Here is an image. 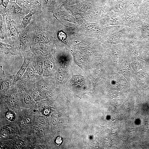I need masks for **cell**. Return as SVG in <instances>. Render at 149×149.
I'll return each instance as SVG.
<instances>
[{
    "label": "cell",
    "mask_w": 149,
    "mask_h": 149,
    "mask_svg": "<svg viewBox=\"0 0 149 149\" xmlns=\"http://www.w3.org/2000/svg\"><path fill=\"white\" fill-rule=\"evenodd\" d=\"M16 3L24 10L28 11L33 10L40 6L36 0H16Z\"/></svg>",
    "instance_id": "1"
},
{
    "label": "cell",
    "mask_w": 149,
    "mask_h": 149,
    "mask_svg": "<svg viewBox=\"0 0 149 149\" xmlns=\"http://www.w3.org/2000/svg\"><path fill=\"white\" fill-rule=\"evenodd\" d=\"M7 9L13 14H18L23 12L24 9L13 1H9Z\"/></svg>",
    "instance_id": "2"
},
{
    "label": "cell",
    "mask_w": 149,
    "mask_h": 149,
    "mask_svg": "<svg viewBox=\"0 0 149 149\" xmlns=\"http://www.w3.org/2000/svg\"><path fill=\"white\" fill-rule=\"evenodd\" d=\"M29 61L30 59L29 58L25 59L23 65H22L19 71L17 73L14 79L15 82H17L21 78L24 72H25L26 68L27 67L28 65H29Z\"/></svg>",
    "instance_id": "3"
},
{
    "label": "cell",
    "mask_w": 149,
    "mask_h": 149,
    "mask_svg": "<svg viewBox=\"0 0 149 149\" xmlns=\"http://www.w3.org/2000/svg\"><path fill=\"white\" fill-rule=\"evenodd\" d=\"M8 29L10 34L14 37L16 31V24L12 19H9L8 21Z\"/></svg>",
    "instance_id": "4"
},
{
    "label": "cell",
    "mask_w": 149,
    "mask_h": 149,
    "mask_svg": "<svg viewBox=\"0 0 149 149\" xmlns=\"http://www.w3.org/2000/svg\"><path fill=\"white\" fill-rule=\"evenodd\" d=\"M61 0H42L43 6L51 7L57 6L61 2Z\"/></svg>",
    "instance_id": "5"
},
{
    "label": "cell",
    "mask_w": 149,
    "mask_h": 149,
    "mask_svg": "<svg viewBox=\"0 0 149 149\" xmlns=\"http://www.w3.org/2000/svg\"><path fill=\"white\" fill-rule=\"evenodd\" d=\"M33 10H31L29 13L27 15L25 18H24L23 19L21 25L23 29H25L31 19L33 14Z\"/></svg>",
    "instance_id": "6"
},
{
    "label": "cell",
    "mask_w": 149,
    "mask_h": 149,
    "mask_svg": "<svg viewBox=\"0 0 149 149\" xmlns=\"http://www.w3.org/2000/svg\"><path fill=\"white\" fill-rule=\"evenodd\" d=\"M36 37L37 40L39 42H45L46 40V38L43 32H40L37 33Z\"/></svg>",
    "instance_id": "7"
},
{
    "label": "cell",
    "mask_w": 149,
    "mask_h": 149,
    "mask_svg": "<svg viewBox=\"0 0 149 149\" xmlns=\"http://www.w3.org/2000/svg\"><path fill=\"white\" fill-rule=\"evenodd\" d=\"M9 83L7 81L1 82L0 86L1 90L3 92L6 91L9 88Z\"/></svg>",
    "instance_id": "8"
},
{
    "label": "cell",
    "mask_w": 149,
    "mask_h": 149,
    "mask_svg": "<svg viewBox=\"0 0 149 149\" xmlns=\"http://www.w3.org/2000/svg\"><path fill=\"white\" fill-rule=\"evenodd\" d=\"M44 65L42 62H39L38 63L37 65L36 69L37 72L39 74H41L42 73L43 69H44Z\"/></svg>",
    "instance_id": "9"
},
{
    "label": "cell",
    "mask_w": 149,
    "mask_h": 149,
    "mask_svg": "<svg viewBox=\"0 0 149 149\" xmlns=\"http://www.w3.org/2000/svg\"><path fill=\"white\" fill-rule=\"evenodd\" d=\"M26 73L27 76L30 78H32L35 76L34 71L31 69H28L26 71Z\"/></svg>",
    "instance_id": "10"
},
{
    "label": "cell",
    "mask_w": 149,
    "mask_h": 149,
    "mask_svg": "<svg viewBox=\"0 0 149 149\" xmlns=\"http://www.w3.org/2000/svg\"><path fill=\"white\" fill-rule=\"evenodd\" d=\"M44 67L45 70H47L50 69L51 67V63L50 61L48 60H46L43 63Z\"/></svg>",
    "instance_id": "11"
},
{
    "label": "cell",
    "mask_w": 149,
    "mask_h": 149,
    "mask_svg": "<svg viewBox=\"0 0 149 149\" xmlns=\"http://www.w3.org/2000/svg\"><path fill=\"white\" fill-rule=\"evenodd\" d=\"M35 52L37 53L41 56H45L46 54V52L42 49H38L36 50Z\"/></svg>",
    "instance_id": "12"
},
{
    "label": "cell",
    "mask_w": 149,
    "mask_h": 149,
    "mask_svg": "<svg viewBox=\"0 0 149 149\" xmlns=\"http://www.w3.org/2000/svg\"><path fill=\"white\" fill-rule=\"evenodd\" d=\"M24 100L25 102L30 103L31 102V97L28 94H26L24 96Z\"/></svg>",
    "instance_id": "13"
},
{
    "label": "cell",
    "mask_w": 149,
    "mask_h": 149,
    "mask_svg": "<svg viewBox=\"0 0 149 149\" xmlns=\"http://www.w3.org/2000/svg\"><path fill=\"white\" fill-rule=\"evenodd\" d=\"M1 5L4 7L6 9L8 7L9 0H1Z\"/></svg>",
    "instance_id": "14"
},
{
    "label": "cell",
    "mask_w": 149,
    "mask_h": 149,
    "mask_svg": "<svg viewBox=\"0 0 149 149\" xmlns=\"http://www.w3.org/2000/svg\"><path fill=\"white\" fill-rule=\"evenodd\" d=\"M46 85V83L43 82H39L37 84V87L40 89L45 88Z\"/></svg>",
    "instance_id": "15"
},
{
    "label": "cell",
    "mask_w": 149,
    "mask_h": 149,
    "mask_svg": "<svg viewBox=\"0 0 149 149\" xmlns=\"http://www.w3.org/2000/svg\"><path fill=\"white\" fill-rule=\"evenodd\" d=\"M0 47L1 48L7 49H10L11 47V46H10V45L3 44L2 43H1L0 44Z\"/></svg>",
    "instance_id": "16"
},
{
    "label": "cell",
    "mask_w": 149,
    "mask_h": 149,
    "mask_svg": "<svg viewBox=\"0 0 149 149\" xmlns=\"http://www.w3.org/2000/svg\"><path fill=\"white\" fill-rule=\"evenodd\" d=\"M62 140H63V139H62L61 137H58V138L57 139L56 141V143L58 145H60L62 143Z\"/></svg>",
    "instance_id": "17"
},
{
    "label": "cell",
    "mask_w": 149,
    "mask_h": 149,
    "mask_svg": "<svg viewBox=\"0 0 149 149\" xmlns=\"http://www.w3.org/2000/svg\"><path fill=\"white\" fill-rule=\"evenodd\" d=\"M59 38L61 39H65V34L62 32L59 33Z\"/></svg>",
    "instance_id": "18"
},
{
    "label": "cell",
    "mask_w": 149,
    "mask_h": 149,
    "mask_svg": "<svg viewBox=\"0 0 149 149\" xmlns=\"http://www.w3.org/2000/svg\"><path fill=\"white\" fill-rule=\"evenodd\" d=\"M10 0L11 1H15L16 0Z\"/></svg>",
    "instance_id": "19"
}]
</instances>
